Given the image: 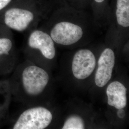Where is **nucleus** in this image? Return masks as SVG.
<instances>
[{
    "mask_svg": "<svg viewBox=\"0 0 129 129\" xmlns=\"http://www.w3.org/2000/svg\"><path fill=\"white\" fill-rule=\"evenodd\" d=\"M11 74L8 81L12 98L23 103L37 102L44 95L49 82L48 72L43 67L32 62L16 66Z\"/></svg>",
    "mask_w": 129,
    "mask_h": 129,
    "instance_id": "obj_1",
    "label": "nucleus"
},
{
    "mask_svg": "<svg viewBox=\"0 0 129 129\" xmlns=\"http://www.w3.org/2000/svg\"><path fill=\"white\" fill-rule=\"evenodd\" d=\"M43 8L38 0H17L0 13V23L11 31L25 32L37 22Z\"/></svg>",
    "mask_w": 129,
    "mask_h": 129,
    "instance_id": "obj_2",
    "label": "nucleus"
},
{
    "mask_svg": "<svg viewBox=\"0 0 129 129\" xmlns=\"http://www.w3.org/2000/svg\"><path fill=\"white\" fill-rule=\"evenodd\" d=\"M53 120V115L46 107L34 106L28 108L14 117H9L8 128L12 129H44Z\"/></svg>",
    "mask_w": 129,
    "mask_h": 129,
    "instance_id": "obj_3",
    "label": "nucleus"
},
{
    "mask_svg": "<svg viewBox=\"0 0 129 129\" xmlns=\"http://www.w3.org/2000/svg\"><path fill=\"white\" fill-rule=\"evenodd\" d=\"M26 52L27 55L38 54L44 59H53L55 55V43L50 35L43 30L35 29L28 37Z\"/></svg>",
    "mask_w": 129,
    "mask_h": 129,
    "instance_id": "obj_4",
    "label": "nucleus"
},
{
    "mask_svg": "<svg viewBox=\"0 0 129 129\" xmlns=\"http://www.w3.org/2000/svg\"><path fill=\"white\" fill-rule=\"evenodd\" d=\"M49 34L56 44L69 46L81 39L84 31L82 27L78 23L64 20L53 25Z\"/></svg>",
    "mask_w": 129,
    "mask_h": 129,
    "instance_id": "obj_5",
    "label": "nucleus"
},
{
    "mask_svg": "<svg viewBox=\"0 0 129 129\" xmlns=\"http://www.w3.org/2000/svg\"><path fill=\"white\" fill-rule=\"evenodd\" d=\"M96 66V59L92 52L87 49H80L75 53L72 60V73L78 79H85L92 74Z\"/></svg>",
    "mask_w": 129,
    "mask_h": 129,
    "instance_id": "obj_6",
    "label": "nucleus"
},
{
    "mask_svg": "<svg viewBox=\"0 0 129 129\" xmlns=\"http://www.w3.org/2000/svg\"><path fill=\"white\" fill-rule=\"evenodd\" d=\"M115 64L114 52L111 48H106L102 51L98 62L95 82L98 87H104L111 80Z\"/></svg>",
    "mask_w": 129,
    "mask_h": 129,
    "instance_id": "obj_7",
    "label": "nucleus"
},
{
    "mask_svg": "<svg viewBox=\"0 0 129 129\" xmlns=\"http://www.w3.org/2000/svg\"><path fill=\"white\" fill-rule=\"evenodd\" d=\"M127 89L118 81L111 82L106 89L107 103L109 105L118 110L126 107L127 104Z\"/></svg>",
    "mask_w": 129,
    "mask_h": 129,
    "instance_id": "obj_8",
    "label": "nucleus"
},
{
    "mask_svg": "<svg viewBox=\"0 0 129 129\" xmlns=\"http://www.w3.org/2000/svg\"><path fill=\"white\" fill-rule=\"evenodd\" d=\"M0 56L17 61V54L12 31L0 23Z\"/></svg>",
    "mask_w": 129,
    "mask_h": 129,
    "instance_id": "obj_9",
    "label": "nucleus"
},
{
    "mask_svg": "<svg viewBox=\"0 0 129 129\" xmlns=\"http://www.w3.org/2000/svg\"><path fill=\"white\" fill-rule=\"evenodd\" d=\"M13 99L8 79L0 80V127L7 123L10 106Z\"/></svg>",
    "mask_w": 129,
    "mask_h": 129,
    "instance_id": "obj_10",
    "label": "nucleus"
},
{
    "mask_svg": "<svg viewBox=\"0 0 129 129\" xmlns=\"http://www.w3.org/2000/svg\"><path fill=\"white\" fill-rule=\"evenodd\" d=\"M114 14L118 24L123 28L129 27V0H115Z\"/></svg>",
    "mask_w": 129,
    "mask_h": 129,
    "instance_id": "obj_11",
    "label": "nucleus"
},
{
    "mask_svg": "<svg viewBox=\"0 0 129 129\" xmlns=\"http://www.w3.org/2000/svg\"><path fill=\"white\" fill-rule=\"evenodd\" d=\"M85 128V122L83 119L80 116L73 115L67 119L62 129H83Z\"/></svg>",
    "mask_w": 129,
    "mask_h": 129,
    "instance_id": "obj_12",
    "label": "nucleus"
},
{
    "mask_svg": "<svg viewBox=\"0 0 129 129\" xmlns=\"http://www.w3.org/2000/svg\"><path fill=\"white\" fill-rule=\"evenodd\" d=\"M16 62L0 56V76L11 73L16 66Z\"/></svg>",
    "mask_w": 129,
    "mask_h": 129,
    "instance_id": "obj_13",
    "label": "nucleus"
},
{
    "mask_svg": "<svg viewBox=\"0 0 129 129\" xmlns=\"http://www.w3.org/2000/svg\"><path fill=\"white\" fill-rule=\"evenodd\" d=\"M92 2L95 8V13H106L108 0H92Z\"/></svg>",
    "mask_w": 129,
    "mask_h": 129,
    "instance_id": "obj_14",
    "label": "nucleus"
},
{
    "mask_svg": "<svg viewBox=\"0 0 129 129\" xmlns=\"http://www.w3.org/2000/svg\"><path fill=\"white\" fill-rule=\"evenodd\" d=\"M17 0H0V13Z\"/></svg>",
    "mask_w": 129,
    "mask_h": 129,
    "instance_id": "obj_15",
    "label": "nucleus"
},
{
    "mask_svg": "<svg viewBox=\"0 0 129 129\" xmlns=\"http://www.w3.org/2000/svg\"><path fill=\"white\" fill-rule=\"evenodd\" d=\"M73 1H74V0H72V2H73ZM77 1H78L79 2H80L81 1H83V3H84V2H85V1H88V0H75V2H77Z\"/></svg>",
    "mask_w": 129,
    "mask_h": 129,
    "instance_id": "obj_16",
    "label": "nucleus"
}]
</instances>
